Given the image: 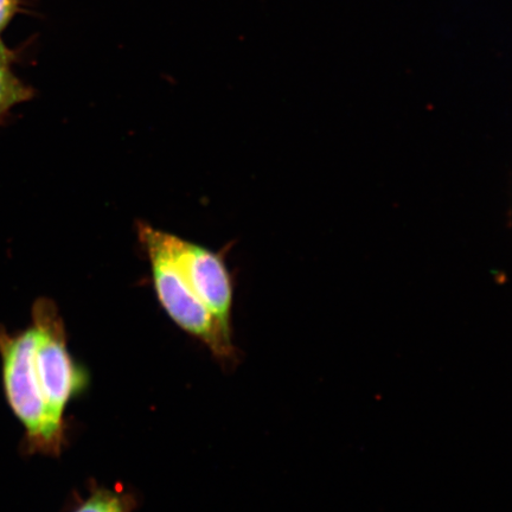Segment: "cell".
<instances>
[{"label": "cell", "mask_w": 512, "mask_h": 512, "mask_svg": "<svg viewBox=\"0 0 512 512\" xmlns=\"http://www.w3.org/2000/svg\"><path fill=\"white\" fill-rule=\"evenodd\" d=\"M36 334L32 325L27 330L9 334L0 325V357L6 400L25 430L28 453L57 456L66 439L57 435L49 424L35 367Z\"/></svg>", "instance_id": "1"}, {"label": "cell", "mask_w": 512, "mask_h": 512, "mask_svg": "<svg viewBox=\"0 0 512 512\" xmlns=\"http://www.w3.org/2000/svg\"><path fill=\"white\" fill-rule=\"evenodd\" d=\"M157 230L143 221L137 223L138 239L149 259L153 287L160 305L172 322L200 339L217 358L233 360L232 334L222 328L219 320L191 290L160 243Z\"/></svg>", "instance_id": "2"}, {"label": "cell", "mask_w": 512, "mask_h": 512, "mask_svg": "<svg viewBox=\"0 0 512 512\" xmlns=\"http://www.w3.org/2000/svg\"><path fill=\"white\" fill-rule=\"evenodd\" d=\"M31 317L36 334V373L49 424L60 438L66 439L64 411L69 401L85 388L86 376L69 354L66 328L53 300L37 299Z\"/></svg>", "instance_id": "3"}, {"label": "cell", "mask_w": 512, "mask_h": 512, "mask_svg": "<svg viewBox=\"0 0 512 512\" xmlns=\"http://www.w3.org/2000/svg\"><path fill=\"white\" fill-rule=\"evenodd\" d=\"M158 239L191 290L222 328L232 334L234 285L221 254L181 236L157 230Z\"/></svg>", "instance_id": "4"}, {"label": "cell", "mask_w": 512, "mask_h": 512, "mask_svg": "<svg viewBox=\"0 0 512 512\" xmlns=\"http://www.w3.org/2000/svg\"><path fill=\"white\" fill-rule=\"evenodd\" d=\"M133 507L134 502L131 496L112 490L98 489L72 512H132Z\"/></svg>", "instance_id": "5"}, {"label": "cell", "mask_w": 512, "mask_h": 512, "mask_svg": "<svg viewBox=\"0 0 512 512\" xmlns=\"http://www.w3.org/2000/svg\"><path fill=\"white\" fill-rule=\"evenodd\" d=\"M32 96L34 91L19 80L9 67H0V115L30 100Z\"/></svg>", "instance_id": "6"}, {"label": "cell", "mask_w": 512, "mask_h": 512, "mask_svg": "<svg viewBox=\"0 0 512 512\" xmlns=\"http://www.w3.org/2000/svg\"><path fill=\"white\" fill-rule=\"evenodd\" d=\"M18 10V0H0V31L8 25Z\"/></svg>", "instance_id": "7"}, {"label": "cell", "mask_w": 512, "mask_h": 512, "mask_svg": "<svg viewBox=\"0 0 512 512\" xmlns=\"http://www.w3.org/2000/svg\"><path fill=\"white\" fill-rule=\"evenodd\" d=\"M12 59L14 56L11 51L0 41V67H9Z\"/></svg>", "instance_id": "8"}]
</instances>
